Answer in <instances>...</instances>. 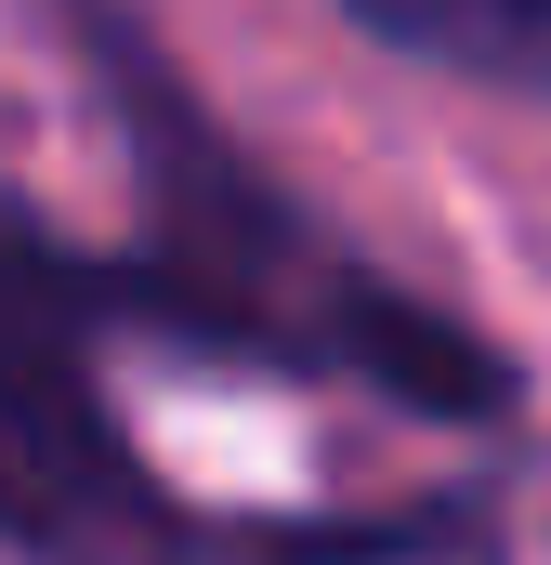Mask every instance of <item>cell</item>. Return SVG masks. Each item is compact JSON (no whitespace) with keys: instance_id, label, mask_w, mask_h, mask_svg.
Segmentation results:
<instances>
[{"instance_id":"1","label":"cell","mask_w":551,"mask_h":565,"mask_svg":"<svg viewBox=\"0 0 551 565\" xmlns=\"http://www.w3.org/2000/svg\"><path fill=\"white\" fill-rule=\"evenodd\" d=\"M368 40H395L420 66L499 79V93H551V0H342Z\"/></svg>"}]
</instances>
